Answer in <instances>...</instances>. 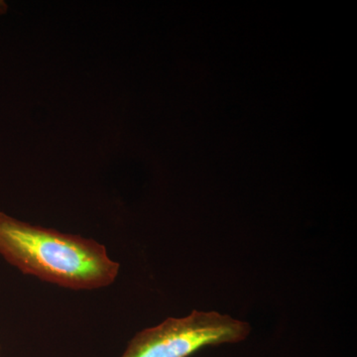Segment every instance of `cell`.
<instances>
[{
    "mask_svg": "<svg viewBox=\"0 0 357 357\" xmlns=\"http://www.w3.org/2000/svg\"><path fill=\"white\" fill-rule=\"evenodd\" d=\"M7 6L6 2L0 1V13H6Z\"/></svg>",
    "mask_w": 357,
    "mask_h": 357,
    "instance_id": "cell-3",
    "label": "cell"
},
{
    "mask_svg": "<svg viewBox=\"0 0 357 357\" xmlns=\"http://www.w3.org/2000/svg\"><path fill=\"white\" fill-rule=\"evenodd\" d=\"M0 255L23 274L76 291L107 287L121 269L93 239L32 225L2 211Z\"/></svg>",
    "mask_w": 357,
    "mask_h": 357,
    "instance_id": "cell-1",
    "label": "cell"
},
{
    "mask_svg": "<svg viewBox=\"0 0 357 357\" xmlns=\"http://www.w3.org/2000/svg\"><path fill=\"white\" fill-rule=\"evenodd\" d=\"M0 351H1V347H0Z\"/></svg>",
    "mask_w": 357,
    "mask_h": 357,
    "instance_id": "cell-4",
    "label": "cell"
},
{
    "mask_svg": "<svg viewBox=\"0 0 357 357\" xmlns=\"http://www.w3.org/2000/svg\"><path fill=\"white\" fill-rule=\"evenodd\" d=\"M246 321L217 312L192 311L136 333L121 357H190L204 347L243 342Z\"/></svg>",
    "mask_w": 357,
    "mask_h": 357,
    "instance_id": "cell-2",
    "label": "cell"
}]
</instances>
